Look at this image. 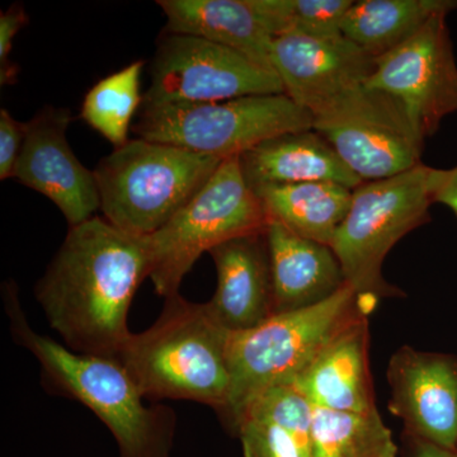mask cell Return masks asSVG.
<instances>
[{"label": "cell", "instance_id": "6da1fadb", "mask_svg": "<svg viewBox=\"0 0 457 457\" xmlns=\"http://www.w3.org/2000/svg\"><path fill=\"white\" fill-rule=\"evenodd\" d=\"M146 278V237L95 216L69 228L35 286V297L66 348L117 360L132 335V300Z\"/></svg>", "mask_w": 457, "mask_h": 457}, {"label": "cell", "instance_id": "7a4b0ae2", "mask_svg": "<svg viewBox=\"0 0 457 457\" xmlns=\"http://www.w3.org/2000/svg\"><path fill=\"white\" fill-rule=\"evenodd\" d=\"M12 336L40 362L45 383L78 400L112 433L119 457H170L177 416L167 405H146L117 360L80 354L36 332L21 303L18 286H2Z\"/></svg>", "mask_w": 457, "mask_h": 457}, {"label": "cell", "instance_id": "3957f363", "mask_svg": "<svg viewBox=\"0 0 457 457\" xmlns=\"http://www.w3.org/2000/svg\"><path fill=\"white\" fill-rule=\"evenodd\" d=\"M230 335L207 303L177 294L165 299L152 327L132 333L117 361L144 398L189 400L220 416L230 392Z\"/></svg>", "mask_w": 457, "mask_h": 457}, {"label": "cell", "instance_id": "277c9868", "mask_svg": "<svg viewBox=\"0 0 457 457\" xmlns=\"http://www.w3.org/2000/svg\"><path fill=\"white\" fill-rule=\"evenodd\" d=\"M374 309L347 285L318 305L275 314L252 329L231 333L230 392L219 416L225 428L236 436L245 409L257 396L270 387L293 384L342 328Z\"/></svg>", "mask_w": 457, "mask_h": 457}, {"label": "cell", "instance_id": "5b68a950", "mask_svg": "<svg viewBox=\"0 0 457 457\" xmlns=\"http://www.w3.org/2000/svg\"><path fill=\"white\" fill-rule=\"evenodd\" d=\"M221 163L170 144L130 139L93 170L102 216L131 236H153L196 196Z\"/></svg>", "mask_w": 457, "mask_h": 457}, {"label": "cell", "instance_id": "8992f818", "mask_svg": "<svg viewBox=\"0 0 457 457\" xmlns=\"http://www.w3.org/2000/svg\"><path fill=\"white\" fill-rule=\"evenodd\" d=\"M432 167L389 179L362 182L352 192L350 212L330 246L341 263L345 284L372 303L385 297H403L404 291L383 275L385 258L399 240L431 220Z\"/></svg>", "mask_w": 457, "mask_h": 457}, {"label": "cell", "instance_id": "52a82bcc", "mask_svg": "<svg viewBox=\"0 0 457 457\" xmlns=\"http://www.w3.org/2000/svg\"><path fill=\"white\" fill-rule=\"evenodd\" d=\"M269 215L246 182L239 156L222 161L212 179L179 213L146 237L149 279L155 293L179 294L183 278L204 253L248 234L263 233Z\"/></svg>", "mask_w": 457, "mask_h": 457}, {"label": "cell", "instance_id": "ba28073f", "mask_svg": "<svg viewBox=\"0 0 457 457\" xmlns=\"http://www.w3.org/2000/svg\"><path fill=\"white\" fill-rule=\"evenodd\" d=\"M312 128V114L281 93L210 104L141 106L132 132L141 139L225 161L278 135Z\"/></svg>", "mask_w": 457, "mask_h": 457}, {"label": "cell", "instance_id": "9c48e42d", "mask_svg": "<svg viewBox=\"0 0 457 457\" xmlns=\"http://www.w3.org/2000/svg\"><path fill=\"white\" fill-rule=\"evenodd\" d=\"M314 129L362 182L389 179L422 164L425 139L404 104L381 90L348 93L314 116Z\"/></svg>", "mask_w": 457, "mask_h": 457}, {"label": "cell", "instance_id": "30bf717a", "mask_svg": "<svg viewBox=\"0 0 457 457\" xmlns=\"http://www.w3.org/2000/svg\"><path fill=\"white\" fill-rule=\"evenodd\" d=\"M285 93L281 80L236 51L204 38L164 31L150 64L143 106L210 104Z\"/></svg>", "mask_w": 457, "mask_h": 457}, {"label": "cell", "instance_id": "8fae6325", "mask_svg": "<svg viewBox=\"0 0 457 457\" xmlns=\"http://www.w3.org/2000/svg\"><path fill=\"white\" fill-rule=\"evenodd\" d=\"M446 17L437 14L404 44L376 57L366 82L398 98L425 140L457 112V64Z\"/></svg>", "mask_w": 457, "mask_h": 457}, {"label": "cell", "instance_id": "7c38bea8", "mask_svg": "<svg viewBox=\"0 0 457 457\" xmlns=\"http://www.w3.org/2000/svg\"><path fill=\"white\" fill-rule=\"evenodd\" d=\"M73 121L66 107L45 106L26 122V137L13 179L44 195L62 212L69 228L101 210L95 171L84 167L68 140Z\"/></svg>", "mask_w": 457, "mask_h": 457}, {"label": "cell", "instance_id": "4fadbf2b", "mask_svg": "<svg viewBox=\"0 0 457 457\" xmlns=\"http://www.w3.org/2000/svg\"><path fill=\"white\" fill-rule=\"evenodd\" d=\"M272 66L285 95L314 117L366 86L375 57L343 35L288 33L273 40Z\"/></svg>", "mask_w": 457, "mask_h": 457}, {"label": "cell", "instance_id": "5bb4252c", "mask_svg": "<svg viewBox=\"0 0 457 457\" xmlns=\"http://www.w3.org/2000/svg\"><path fill=\"white\" fill-rule=\"evenodd\" d=\"M390 413L404 432L457 449V357L403 345L389 361Z\"/></svg>", "mask_w": 457, "mask_h": 457}, {"label": "cell", "instance_id": "9a60e30c", "mask_svg": "<svg viewBox=\"0 0 457 457\" xmlns=\"http://www.w3.org/2000/svg\"><path fill=\"white\" fill-rule=\"evenodd\" d=\"M216 290L210 312L228 332H245L273 315V281L266 231L234 237L213 248Z\"/></svg>", "mask_w": 457, "mask_h": 457}, {"label": "cell", "instance_id": "2e32d148", "mask_svg": "<svg viewBox=\"0 0 457 457\" xmlns=\"http://www.w3.org/2000/svg\"><path fill=\"white\" fill-rule=\"evenodd\" d=\"M370 314L342 328L291 384L312 407L351 413L378 411L370 371Z\"/></svg>", "mask_w": 457, "mask_h": 457}, {"label": "cell", "instance_id": "e0dca14e", "mask_svg": "<svg viewBox=\"0 0 457 457\" xmlns=\"http://www.w3.org/2000/svg\"><path fill=\"white\" fill-rule=\"evenodd\" d=\"M273 281V315L326 302L345 284L332 246L305 239L278 221L266 228Z\"/></svg>", "mask_w": 457, "mask_h": 457}, {"label": "cell", "instance_id": "ac0fdd59", "mask_svg": "<svg viewBox=\"0 0 457 457\" xmlns=\"http://www.w3.org/2000/svg\"><path fill=\"white\" fill-rule=\"evenodd\" d=\"M239 163L253 189L308 182H335L354 189L362 183L314 129L263 141L240 155Z\"/></svg>", "mask_w": 457, "mask_h": 457}, {"label": "cell", "instance_id": "d6986e66", "mask_svg": "<svg viewBox=\"0 0 457 457\" xmlns=\"http://www.w3.org/2000/svg\"><path fill=\"white\" fill-rule=\"evenodd\" d=\"M156 4L167 20L164 31L195 36L228 47L260 68L275 73L272 66L275 38L267 31L249 0H158Z\"/></svg>", "mask_w": 457, "mask_h": 457}, {"label": "cell", "instance_id": "ffe728a7", "mask_svg": "<svg viewBox=\"0 0 457 457\" xmlns=\"http://www.w3.org/2000/svg\"><path fill=\"white\" fill-rule=\"evenodd\" d=\"M270 221L305 239L330 245L350 212L353 189L335 182L262 186L254 189Z\"/></svg>", "mask_w": 457, "mask_h": 457}, {"label": "cell", "instance_id": "44dd1931", "mask_svg": "<svg viewBox=\"0 0 457 457\" xmlns=\"http://www.w3.org/2000/svg\"><path fill=\"white\" fill-rule=\"evenodd\" d=\"M456 8L457 0L353 2L343 20L342 35L376 59L413 37L431 18Z\"/></svg>", "mask_w": 457, "mask_h": 457}, {"label": "cell", "instance_id": "7402d4cb", "mask_svg": "<svg viewBox=\"0 0 457 457\" xmlns=\"http://www.w3.org/2000/svg\"><path fill=\"white\" fill-rule=\"evenodd\" d=\"M398 450L378 411L351 413L314 407L312 457H396Z\"/></svg>", "mask_w": 457, "mask_h": 457}, {"label": "cell", "instance_id": "603a6c76", "mask_svg": "<svg viewBox=\"0 0 457 457\" xmlns=\"http://www.w3.org/2000/svg\"><path fill=\"white\" fill-rule=\"evenodd\" d=\"M144 66L143 60H137L99 80L84 96L80 119L114 149L130 140L132 120L143 106L140 86Z\"/></svg>", "mask_w": 457, "mask_h": 457}, {"label": "cell", "instance_id": "cb8c5ba5", "mask_svg": "<svg viewBox=\"0 0 457 457\" xmlns=\"http://www.w3.org/2000/svg\"><path fill=\"white\" fill-rule=\"evenodd\" d=\"M273 38L288 33L329 37L342 35L352 0H249Z\"/></svg>", "mask_w": 457, "mask_h": 457}, {"label": "cell", "instance_id": "d4e9b609", "mask_svg": "<svg viewBox=\"0 0 457 457\" xmlns=\"http://www.w3.org/2000/svg\"><path fill=\"white\" fill-rule=\"evenodd\" d=\"M236 436L245 457H312V447L272 420L246 413Z\"/></svg>", "mask_w": 457, "mask_h": 457}, {"label": "cell", "instance_id": "484cf974", "mask_svg": "<svg viewBox=\"0 0 457 457\" xmlns=\"http://www.w3.org/2000/svg\"><path fill=\"white\" fill-rule=\"evenodd\" d=\"M29 23V14L21 3H13L5 12H0V86L17 84L20 68L12 62L14 38Z\"/></svg>", "mask_w": 457, "mask_h": 457}, {"label": "cell", "instance_id": "4316f807", "mask_svg": "<svg viewBox=\"0 0 457 457\" xmlns=\"http://www.w3.org/2000/svg\"><path fill=\"white\" fill-rule=\"evenodd\" d=\"M26 137V122L18 121L7 108H0V180L13 179Z\"/></svg>", "mask_w": 457, "mask_h": 457}, {"label": "cell", "instance_id": "83f0119b", "mask_svg": "<svg viewBox=\"0 0 457 457\" xmlns=\"http://www.w3.org/2000/svg\"><path fill=\"white\" fill-rule=\"evenodd\" d=\"M429 183L433 204L449 207L457 218V164L450 170L432 168Z\"/></svg>", "mask_w": 457, "mask_h": 457}, {"label": "cell", "instance_id": "f1b7e54d", "mask_svg": "<svg viewBox=\"0 0 457 457\" xmlns=\"http://www.w3.org/2000/svg\"><path fill=\"white\" fill-rule=\"evenodd\" d=\"M403 442L404 457H457V449H444L407 433H403Z\"/></svg>", "mask_w": 457, "mask_h": 457}]
</instances>
